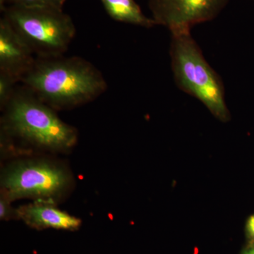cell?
<instances>
[{
    "label": "cell",
    "mask_w": 254,
    "mask_h": 254,
    "mask_svg": "<svg viewBox=\"0 0 254 254\" xmlns=\"http://www.w3.org/2000/svg\"><path fill=\"white\" fill-rule=\"evenodd\" d=\"M20 83L55 110L72 109L98 98L108 84L99 69L80 57L37 58Z\"/></svg>",
    "instance_id": "cell-1"
},
{
    "label": "cell",
    "mask_w": 254,
    "mask_h": 254,
    "mask_svg": "<svg viewBox=\"0 0 254 254\" xmlns=\"http://www.w3.org/2000/svg\"><path fill=\"white\" fill-rule=\"evenodd\" d=\"M3 110L1 136L17 139L38 149L65 152L78 139L76 128L64 123L56 110L41 101L26 87H17Z\"/></svg>",
    "instance_id": "cell-2"
},
{
    "label": "cell",
    "mask_w": 254,
    "mask_h": 254,
    "mask_svg": "<svg viewBox=\"0 0 254 254\" xmlns=\"http://www.w3.org/2000/svg\"><path fill=\"white\" fill-rule=\"evenodd\" d=\"M171 34L170 54L177 86L200 100L218 120L229 121L230 113L221 78L205 59L190 31Z\"/></svg>",
    "instance_id": "cell-3"
},
{
    "label": "cell",
    "mask_w": 254,
    "mask_h": 254,
    "mask_svg": "<svg viewBox=\"0 0 254 254\" xmlns=\"http://www.w3.org/2000/svg\"><path fill=\"white\" fill-rule=\"evenodd\" d=\"M1 11L36 58L62 56L76 35L72 18L63 10L7 6Z\"/></svg>",
    "instance_id": "cell-4"
},
{
    "label": "cell",
    "mask_w": 254,
    "mask_h": 254,
    "mask_svg": "<svg viewBox=\"0 0 254 254\" xmlns=\"http://www.w3.org/2000/svg\"><path fill=\"white\" fill-rule=\"evenodd\" d=\"M71 177L63 167L44 160H23L10 165L1 179V194L11 200L35 198L54 203L68 190Z\"/></svg>",
    "instance_id": "cell-5"
},
{
    "label": "cell",
    "mask_w": 254,
    "mask_h": 254,
    "mask_svg": "<svg viewBox=\"0 0 254 254\" xmlns=\"http://www.w3.org/2000/svg\"><path fill=\"white\" fill-rule=\"evenodd\" d=\"M229 0H148L156 25L171 33L190 31L195 26L215 19L226 7Z\"/></svg>",
    "instance_id": "cell-6"
},
{
    "label": "cell",
    "mask_w": 254,
    "mask_h": 254,
    "mask_svg": "<svg viewBox=\"0 0 254 254\" xmlns=\"http://www.w3.org/2000/svg\"><path fill=\"white\" fill-rule=\"evenodd\" d=\"M36 56L7 20L0 18V71L21 81L33 67Z\"/></svg>",
    "instance_id": "cell-7"
},
{
    "label": "cell",
    "mask_w": 254,
    "mask_h": 254,
    "mask_svg": "<svg viewBox=\"0 0 254 254\" xmlns=\"http://www.w3.org/2000/svg\"><path fill=\"white\" fill-rule=\"evenodd\" d=\"M53 203L36 201L16 209L18 218L36 228L75 230L81 225L80 219L56 208Z\"/></svg>",
    "instance_id": "cell-8"
},
{
    "label": "cell",
    "mask_w": 254,
    "mask_h": 254,
    "mask_svg": "<svg viewBox=\"0 0 254 254\" xmlns=\"http://www.w3.org/2000/svg\"><path fill=\"white\" fill-rule=\"evenodd\" d=\"M105 11L114 20L147 28L157 26L154 20L147 17L134 0H100Z\"/></svg>",
    "instance_id": "cell-9"
},
{
    "label": "cell",
    "mask_w": 254,
    "mask_h": 254,
    "mask_svg": "<svg viewBox=\"0 0 254 254\" xmlns=\"http://www.w3.org/2000/svg\"><path fill=\"white\" fill-rule=\"evenodd\" d=\"M19 83L16 78L0 71V108L2 110L14 96Z\"/></svg>",
    "instance_id": "cell-10"
},
{
    "label": "cell",
    "mask_w": 254,
    "mask_h": 254,
    "mask_svg": "<svg viewBox=\"0 0 254 254\" xmlns=\"http://www.w3.org/2000/svg\"><path fill=\"white\" fill-rule=\"evenodd\" d=\"M65 1L66 0H5L2 9L5 6H20L63 10Z\"/></svg>",
    "instance_id": "cell-11"
},
{
    "label": "cell",
    "mask_w": 254,
    "mask_h": 254,
    "mask_svg": "<svg viewBox=\"0 0 254 254\" xmlns=\"http://www.w3.org/2000/svg\"><path fill=\"white\" fill-rule=\"evenodd\" d=\"M14 216H17L16 210L11 208L10 200L1 195L0 199V218L1 220H8Z\"/></svg>",
    "instance_id": "cell-12"
},
{
    "label": "cell",
    "mask_w": 254,
    "mask_h": 254,
    "mask_svg": "<svg viewBox=\"0 0 254 254\" xmlns=\"http://www.w3.org/2000/svg\"><path fill=\"white\" fill-rule=\"evenodd\" d=\"M246 230L248 237L254 241V215H252L247 220Z\"/></svg>",
    "instance_id": "cell-13"
},
{
    "label": "cell",
    "mask_w": 254,
    "mask_h": 254,
    "mask_svg": "<svg viewBox=\"0 0 254 254\" xmlns=\"http://www.w3.org/2000/svg\"><path fill=\"white\" fill-rule=\"evenodd\" d=\"M242 254H254V242L244 251Z\"/></svg>",
    "instance_id": "cell-14"
},
{
    "label": "cell",
    "mask_w": 254,
    "mask_h": 254,
    "mask_svg": "<svg viewBox=\"0 0 254 254\" xmlns=\"http://www.w3.org/2000/svg\"><path fill=\"white\" fill-rule=\"evenodd\" d=\"M5 0H0V10L2 9L4 7Z\"/></svg>",
    "instance_id": "cell-15"
}]
</instances>
